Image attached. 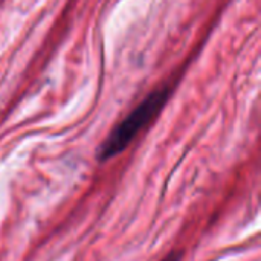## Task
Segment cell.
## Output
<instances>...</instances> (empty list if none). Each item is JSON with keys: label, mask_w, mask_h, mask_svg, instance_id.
<instances>
[{"label": "cell", "mask_w": 261, "mask_h": 261, "mask_svg": "<svg viewBox=\"0 0 261 261\" xmlns=\"http://www.w3.org/2000/svg\"><path fill=\"white\" fill-rule=\"evenodd\" d=\"M170 95L171 87L168 86H162L148 93L124 119H121L110 130L96 151L98 161L107 162L112 158L121 154L136 139V136L156 119V116L167 104Z\"/></svg>", "instance_id": "6da1fadb"}, {"label": "cell", "mask_w": 261, "mask_h": 261, "mask_svg": "<svg viewBox=\"0 0 261 261\" xmlns=\"http://www.w3.org/2000/svg\"><path fill=\"white\" fill-rule=\"evenodd\" d=\"M182 258V254L180 252H171V254H168L167 255V258L162 261H180Z\"/></svg>", "instance_id": "7a4b0ae2"}]
</instances>
